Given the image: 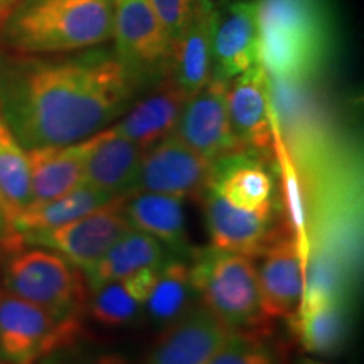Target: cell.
I'll return each instance as SVG.
<instances>
[{
  "label": "cell",
  "instance_id": "cell-20",
  "mask_svg": "<svg viewBox=\"0 0 364 364\" xmlns=\"http://www.w3.org/2000/svg\"><path fill=\"white\" fill-rule=\"evenodd\" d=\"M184 201L176 196L135 191L127 194L125 215L132 228L156 238L176 257L189 258L194 247L186 228Z\"/></svg>",
  "mask_w": 364,
  "mask_h": 364
},
{
  "label": "cell",
  "instance_id": "cell-26",
  "mask_svg": "<svg viewBox=\"0 0 364 364\" xmlns=\"http://www.w3.org/2000/svg\"><path fill=\"white\" fill-rule=\"evenodd\" d=\"M196 304H199V297L191 280L189 263L176 255L167 258L144 306L145 314L154 324L164 329L191 311Z\"/></svg>",
  "mask_w": 364,
  "mask_h": 364
},
{
  "label": "cell",
  "instance_id": "cell-28",
  "mask_svg": "<svg viewBox=\"0 0 364 364\" xmlns=\"http://www.w3.org/2000/svg\"><path fill=\"white\" fill-rule=\"evenodd\" d=\"M209 364H284V353L272 331L235 332Z\"/></svg>",
  "mask_w": 364,
  "mask_h": 364
},
{
  "label": "cell",
  "instance_id": "cell-31",
  "mask_svg": "<svg viewBox=\"0 0 364 364\" xmlns=\"http://www.w3.org/2000/svg\"><path fill=\"white\" fill-rule=\"evenodd\" d=\"M0 247H9L11 250H17L16 236L12 233L11 223H9L7 209L0 198Z\"/></svg>",
  "mask_w": 364,
  "mask_h": 364
},
{
  "label": "cell",
  "instance_id": "cell-10",
  "mask_svg": "<svg viewBox=\"0 0 364 364\" xmlns=\"http://www.w3.org/2000/svg\"><path fill=\"white\" fill-rule=\"evenodd\" d=\"M213 166L179 135L171 134L144 150L135 191L199 199L211 182Z\"/></svg>",
  "mask_w": 364,
  "mask_h": 364
},
{
  "label": "cell",
  "instance_id": "cell-34",
  "mask_svg": "<svg viewBox=\"0 0 364 364\" xmlns=\"http://www.w3.org/2000/svg\"><path fill=\"white\" fill-rule=\"evenodd\" d=\"M112 2H113V4H115V2H117V0H112Z\"/></svg>",
  "mask_w": 364,
  "mask_h": 364
},
{
  "label": "cell",
  "instance_id": "cell-3",
  "mask_svg": "<svg viewBox=\"0 0 364 364\" xmlns=\"http://www.w3.org/2000/svg\"><path fill=\"white\" fill-rule=\"evenodd\" d=\"M260 63L273 81H311L331 53V24L317 0H260Z\"/></svg>",
  "mask_w": 364,
  "mask_h": 364
},
{
  "label": "cell",
  "instance_id": "cell-7",
  "mask_svg": "<svg viewBox=\"0 0 364 364\" xmlns=\"http://www.w3.org/2000/svg\"><path fill=\"white\" fill-rule=\"evenodd\" d=\"M113 51L140 91L169 75L172 39L147 0H117Z\"/></svg>",
  "mask_w": 364,
  "mask_h": 364
},
{
  "label": "cell",
  "instance_id": "cell-30",
  "mask_svg": "<svg viewBox=\"0 0 364 364\" xmlns=\"http://www.w3.org/2000/svg\"><path fill=\"white\" fill-rule=\"evenodd\" d=\"M196 0H147L164 31L174 41L191 19Z\"/></svg>",
  "mask_w": 364,
  "mask_h": 364
},
{
  "label": "cell",
  "instance_id": "cell-29",
  "mask_svg": "<svg viewBox=\"0 0 364 364\" xmlns=\"http://www.w3.org/2000/svg\"><path fill=\"white\" fill-rule=\"evenodd\" d=\"M38 364H134L125 353L118 349L88 343L85 334L59 346L41 359Z\"/></svg>",
  "mask_w": 364,
  "mask_h": 364
},
{
  "label": "cell",
  "instance_id": "cell-11",
  "mask_svg": "<svg viewBox=\"0 0 364 364\" xmlns=\"http://www.w3.org/2000/svg\"><path fill=\"white\" fill-rule=\"evenodd\" d=\"M228 86V80L211 76L206 86L188 100L174 132L213 164L245 150L230 124Z\"/></svg>",
  "mask_w": 364,
  "mask_h": 364
},
{
  "label": "cell",
  "instance_id": "cell-33",
  "mask_svg": "<svg viewBox=\"0 0 364 364\" xmlns=\"http://www.w3.org/2000/svg\"><path fill=\"white\" fill-rule=\"evenodd\" d=\"M299 364H327V363H324V361H318V359L306 358V359H302V361H300Z\"/></svg>",
  "mask_w": 364,
  "mask_h": 364
},
{
  "label": "cell",
  "instance_id": "cell-16",
  "mask_svg": "<svg viewBox=\"0 0 364 364\" xmlns=\"http://www.w3.org/2000/svg\"><path fill=\"white\" fill-rule=\"evenodd\" d=\"M189 98L169 73L150 86L144 98L132 103L129 110L112 124V129L142 150H147L174 134Z\"/></svg>",
  "mask_w": 364,
  "mask_h": 364
},
{
  "label": "cell",
  "instance_id": "cell-25",
  "mask_svg": "<svg viewBox=\"0 0 364 364\" xmlns=\"http://www.w3.org/2000/svg\"><path fill=\"white\" fill-rule=\"evenodd\" d=\"M113 199L103 191L95 189L93 186L81 182L78 188H75L70 193L58 196L48 201H34L29 206L21 209L11 218L12 233L16 236V243L19 236L33 231L51 230L71 223L78 218L88 215L95 209L103 206ZM19 248V245H17Z\"/></svg>",
  "mask_w": 364,
  "mask_h": 364
},
{
  "label": "cell",
  "instance_id": "cell-14",
  "mask_svg": "<svg viewBox=\"0 0 364 364\" xmlns=\"http://www.w3.org/2000/svg\"><path fill=\"white\" fill-rule=\"evenodd\" d=\"M262 258V265L257 267L262 311L270 322L289 318L302 300L307 267V257L294 228L273 241Z\"/></svg>",
  "mask_w": 364,
  "mask_h": 364
},
{
  "label": "cell",
  "instance_id": "cell-24",
  "mask_svg": "<svg viewBox=\"0 0 364 364\" xmlns=\"http://www.w3.org/2000/svg\"><path fill=\"white\" fill-rule=\"evenodd\" d=\"M167 248L156 238L130 228L100 260L85 270L90 292L108 282L125 279L147 267H161L167 260Z\"/></svg>",
  "mask_w": 364,
  "mask_h": 364
},
{
  "label": "cell",
  "instance_id": "cell-23",
  "mask_svg": "<svg viewBox=\"0 0 364 364\" xmlns=\"http://www.w3.org/2000/svg\"><path fill=\"white\" fill-rule=\"evenodd\" d=\"M162 267V265H161ZM161 267H147L91 290L86 314L103 327L129 326L144 311Z\"/></svg>",
  "mask_w": 364,
  "mask_h": 364
},
{
  "label": "cell",
  "instance_id": "cell-13",
  "mask_svg": "<svg viewBox=\"0 0 364 364\" xmlns=\"http://www.w3.org/2000/svg\"><path fill=\"white\" fill-rule=\"evenodd\" d=\"M233 331L201 302L161 331L145 364H209Z\"/></svg>",
  "mask_w": 364,
  "mask_h": 364
},
{
  "label": "cell",
  "instance_id": "cell-15",
  "mask_svg": "<svg viewBox=\"0 0 364 364\" xmlns=\"http://www.w3.org/2000/svg\"><path fill=\"white\" fill-rule=\"evenodd\" d=\"M349 299L329 292H304L289 321L300 348L314 356L331 358L344 351L351 331Z\"/></svg>",
  "mask_w": 364,
  "mask_h": 364
},
{
  "label": "cell",
  "instance_id": "cell-9",
  "mask_svg": "<svg viewBox=\"0 0 364 364\" xmlns=\"http://www.w3.org/2000/svg\"><path fill=\"white\" fill-rule=\"evenodd\" d=\"M125 198L117 196L95 211L63 226L22 235L17 245L53 250L81 272L88 270L132 228L125 215Z\"/></svg>",
  "mask_w": 364,
  "mask_h": 364
},
{
  "label": "cell",
  "instance_id": "cell-1",
  "mask_svg": "<svg viewBox=\"0 0 364 364\" xmlns=\"http://www.w3.org/2000/svg\"><path fill=\"white\" fill-rule=\"evenodd\" d=\"M139 93L113 48L61 54L0 48V117L26 150L98 134L115 124Z\"/></svg>",
  "mask_w": 364,
  "mask_h": 364
},
{
  "label": "cell",
  "instance_id": "cell-2",
  "mask_svg": "<svg viewBox=\"0 0 364 364\" xmlns=\"http://www.w3.org/2000/svg\"><path fill=\"white\" fill-rule=\"evenodd\" d=\"M112 0H17L0 22V48L22 54H61L110 43Z\"/></svg>",
  "mask_w": 364,
  "mask_h": 364
},
{
  "label": "cell",
  "instance_id": "cell-18",
  "mask_svg": "<svg viewBox=\"0 0 364 364\" xmlns=\"http://www.w3.org/2000/svg\"><path fill=\"white\" fill-rule=\"evenodd\" d=\"M218 14L211 0H196L189 22L172 41L169 73L189 97L201 91L213 76V38Z\"/></svg>",
  "mask_w": 364,
  "mask_h": 364
},
{
  "label": "cell",
  "instance_id": "cell-6",
  "mask_svg": "<svg viewBox=\"0 0 364 364\" xmlns=\"http://www.w3.org/2000/svg\"><path fill=\"white\" fill-rule=\"evenodd\" d=\"M81 318H63L0 289V359L38 364L59 346L83 336Z\"/></svg>",
  "mask_w": 364,
  "mask_h": 364
},
{
  "label": "cell",
  "instance_id": "cell-5",
  "mask_svg": "<svg viewBox=\"0 0 364 364\" xmlns=\"http://www.w3.org/2000/svg\"><path fill=\"white\" fill-rule=\"evenodd\" d=\"M14 252L4 267V289L58 317L83 318L90 289L78 267L48 248Z\"/></svg>",
  "mask_w": 364,
  "mask_h": 364
},
{
  "label": "cell",
  "instance_id": "cell-19",
  "mask_svg": "<svg viewBox=\"0 0 364 364\" xmlns=\"http://www.w3.org/2000/svg\"><path fill=\"white\" fill-rule=\"evenodd\" d=\"M144 150L110 127L98 132L85 162L83 182L112 198L135 191Z\"/></svg>",
  "mask_w": 364,
  "mask_h": 364
},
{
  "label": "cell",
  "instance_id": "cell-22",
  "mask_svg": "<svg viewBox=\"0 0 364 364\" xmlns=\"http://www.w3.org/2000/svg\"><path fill=\"white\" fill-rule=\"evenodd\" d=\"M209 184L228 203L243 209H258L275 198V181L260 154L241 150L213 166Z\"/></svg>",
  "mask_w": 364,
  "mask_h": 364
},
{
  "label": "cell",
  "instance_id": "cell-4",
  "mask_svg": "<svg viewBox=\"0 0 364 364\" xmlns=\"http://www.w3.org/2000/svg\"><path fill=\"white\" fill-rule=\"evenodd\" d=\"M188 263L199 302L231 331H272V322L262 311L255 258L209 247L194 248Z\"/></svg>",
  "mask_w": 364,
  "mask_h": 364
},
{
  "label": "cell",
  "instance_id": "cell-8",
  "mask_svg": "<svg viewBox=\"0 0 364 364\" xmlns=\"http://www.w3.org/2000/svg\"><path fill=\"white\" fill-rule=\"evenodd\" d=\"M211 247L258 258L292 225L282 216L284 204L273 198L258 209H243L228 203L211 184L201 198Z\"/></svg>",
  "mask_w": 364,
  "mask_h": 364
},
{
  "label": "cell",
  "instance_id": "cell-27",
  "mask_svg": "<svg viewBox=\"0 0 364 364\" xmlns=\"http://www.w3.org/2000/svg\"><path fill=\"white\" fill-rule=\"evenodd\" d=\"M0 198L11 218L33 203L27 152L0 117Z\"/></svg>",
  "mask_w": 364,
  "mask_h": 364
},
{
  "label": "cell",
  "instance_id": "cell-21",
  "mask_svg": "<svg viewBox=\"0 0 364 364\" xmlns=\"http://www.w3.org/2000/svg\"><path fill=\"white\" fill-rule=\"evenodd\" d=\"M95 139L97 134L75 144L26 150L31 169L33 203L48 201L78 188L83 182L85 162L95 145Z\"/></svg>",
  "mask_w": 364,
  "mask_h": 364
},
{
  "label": "cell",
  "instance_id": "cell-32",
  "mask_svg": "<svg viewBox=\"0 0 364 364\" xmlns=\"http://www.w3.org/2000/svg\"><path fill=\"white\" fill-rule=\"evenodd\" d=\"M16 2L17 0H0V22H2L4 17H6V14L11 11V7Z\"/></svg>",
  "mask_w": 364,
  "mask_h": 364
},
{
  "label": "cell",
  "instance_id": "cell-17",
  "mask_svg": "<svg viewBox=\"0 0 364 364\" xmlns=\"http://www.w3.org/2000/svg\"><path fill=\"white\" fill-rule=\"evenodd\" d=\"M260 63L258 2H235L218 14L213 38V76L233 80Z\"/></svg>",
  "mask_w": 364,
  "mask_h": 364
},
{
  "label": "cell",
  "instance_id": "cell-12",
  "mask_svg": "<svg viewBox=\"0 0 364 364\" xmlns=\"http://www.w3.org/2000/svg\"><path fill=\"white\" fill-rule=\"evenodd\" d=\"M228 113L233 134L245 150L265 156L275 149L277 129L270 78L262 63L230 80Z\"/></svg>",
  "mask_w": 364,
  "mask_h": 364
}]
</instances>
